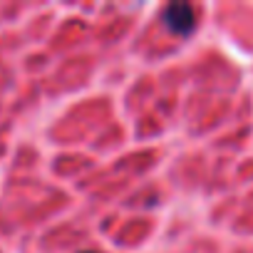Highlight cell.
I'll list each match as a JSON object with an SVG mask.
<instances>
[{
	"label": "cell",
	"instance_id": "cell-2",
	"mask_svg": "<svg viewBox=\"0 0 253 253\" xmlns=\"http://www.w3.org/2000/svg\"><path fill=\"white\" fill-rule=\"evenodd\" d=\"M82 253H92V251H82Z\"/></svg>",
	"mask_w": 253,
	"mask_h": 253
},
{
	"label": "cell",
	"instance_id": "cell-1",
	"mask_svg": "<svg viewBox=\"0 0 253 253\" xmlns=\"http://www.w3.org/2000/svg\"><path fill=\"white\" fill-rule=\"evenodd\" d=\"M164 23L174 35H189L194 30V10L189 3H171L164 10Z\"/></svg>",
	"mask_w": 253,
	"mask_h": 253
}]
</instances>
